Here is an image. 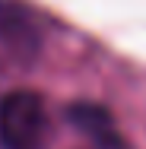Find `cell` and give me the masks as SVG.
Instances as JSON below:
<instances>
[{"mask_svg": "<svg viewBox=\"0 0 146 149\" xmlns=\"http://www.w3.org/2000/svg\"><path fill=\"white\" fill-rule=\"evenodd\" d=\"M48 140V111L41 95L16 89L0 102V143L3 149H41Z\"/></svg>", "mask_w": 146, "mask_h": 149, "instance_id": "cell-1", "label": "cell"}, {"mask_svg": "<svg viewBox=\"0 0 146 149\" xmlns=\"http://www.w3.org/2000/svg\"><path fill=\"white\" fill-rule=\"evenodd\" d=\"M70 120L76 124V130L86 133L95 146H102V149H124V143H121V136H117V130H115V120H111V114H108L105 108L89 105V102H80V105L70 108Z\"/></svg>", "mask_w": 146, "mask_h": 149, "instance_id": "cell-2", "label": "cell"}]
</instances>
